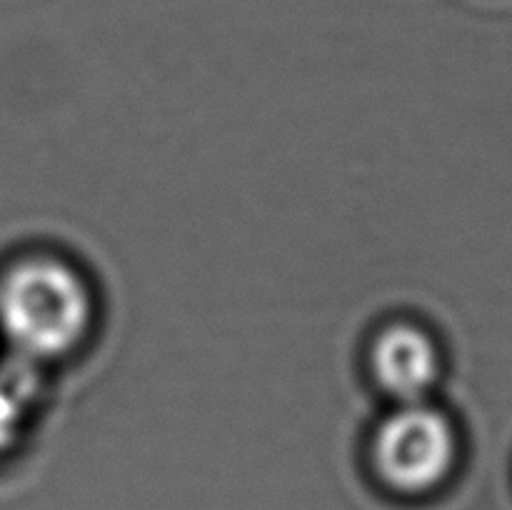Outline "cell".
Instances as JSON below:
<instances>
[{"mask_svg":"<svg viewBox=\"0 0 512 510\" xmlns=\"http://www.w3.org/2000/svg\"><path fill=\"white\" fill-rule=\"evenodd\" d=\"M90 320L88 283L63 260H25L0 280V330L18 358L38 365L70 353Z\"/></svg>","mask_w":512,"mask_h":510,"instance_id":"6da1fadb","label":"cell"},{"mask_svg":"<svg viewBox=\"0 0 512 510\" xmlns=\"http://www.w3.org/2000/svg\"><path fill=\"white\" fill-rule=\"evenodd\" d=\"M38 395V365L15 355L0 368V453L18 440Z\"/></svg>","mask_w":512,"mask_h":510,"instance_id":"277c9868","label":"cell"},{"mask_svg":"<svg viewBox=\"0 0 512 510\" xmlns=\"http://www.w3.org/2000/svg\"><path fill=\"white\" fill-rule=\"evenodd\" d=\"M458 458V435L445 413L425 400L400 403L375 433L373 460L380 478L400 493L438 488Z\"/></svg>","mask_w":512,"mask_h":510,"instance_id":"7a4b0ae2","label":"cell"},{"mask_svg":"<svg viewBox=\"0 0 512 510\" xmlns=\"http://www.w3.org/2000/svg\"><path fill=\"white\" fill-rule=\"evenodd\" d=\"M370 365L385 393L400 403L425 400L440 378V353L423 328L410 323L390 325L375 338Z\"/></svg>","mask_w":512,"mask_h":510,"instance_id":"3957f363","label":"cell"}]
</instances>
